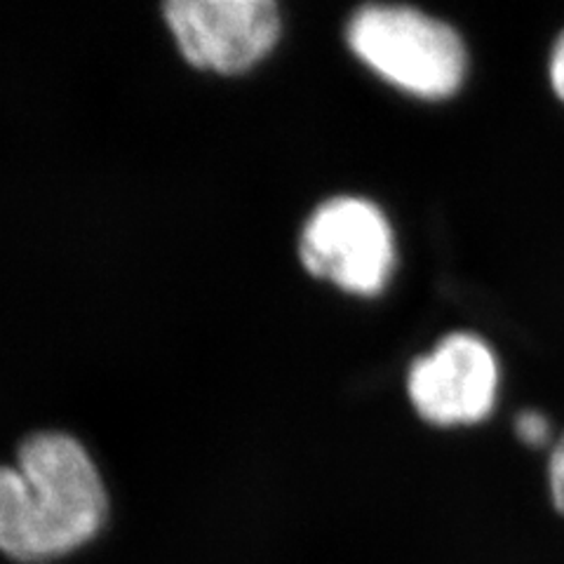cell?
I'll return each instance as SVG.
<instances>
[{"mask_svg": "<svg viewBox=\"0 0 564 564\" xmlns=\"http://www.w3.org/2000/svg\"><path fill=\"white\" fill-rule=\"evenodd\" d=\"M346 45L367 70L393 90L445 101L458 95L470 52L449 22L408 3H365L348 17Z\"/></svg>", "mask_w": 564, "mask_h": 564, "instance_id": "7a4b0ae2", "label": "cell"}, {"mask_svg": "<svg viewBox=\"0 0 564 564\" xmlns=\"http://www.w3.org/2000/svg\"><path fill=\"white\" fill-rule=\"evenodd\" d=\"M545 482H549L551 503L560 516H564V433L555 437L549 449V464H545Z\"/></svg>", "mask_w": 564, "mask_h": 564, "instance_id": "52a82bcc", "label": "cell"}, {"mask_svg": "<svg viewBox=\"0 0 564 564\" xmlns=\"http://www.w3.org/2000/svg\"><path fill=\"white\" fill-rule=\"evenodd\" d=\"M161 10L176 52L205 74H250L282 39L280 0H163Z\"/></svg>", "mask_w": 564, "mask_h": 564, "instance_id": "277c9868", "label": "cell"}, {"mask_svg": "<svg viewBox=\"0 0 564 564\" xmlns=\"http://www.w3.org/2000/svg\"><path fill=\"white\" fill-rule=\"evenodd\" d=\"M549 80H551L555 97L564 104V31L557 35V41L551 47Z\"/></svg>", "mask_w": 564, "mask_h": 564, "instance_id": "ba28073f", "label": "cell"}, {"mask_svg": "<svg viewBox=\"0 0 564 564\" xmlns=\"http://www.w3.org/2000/svg\"><path fill=\"white\" fill-rule=\"evenodd\" d=\"M404 393L414 414L433 429L480 426L501 398L497 350L475 332H449L410 362Z\"/></svg>", "mask_w": 564, "mask_h": 564, "instance_id": "5b68a950", "label": "cell"}, {"mask_svg": "<svg viewBox=\"0 0 564 564\" xmlns=\"http://www.w3.org/2000/svg\"><path fill=\"white\" fill-rule=\"evenodd\" d=\"M109 499L90 452L59 431L29 435L14 466H0V553L50 562L93 541Z\"/></svg>", "mask_w": 564, "mask_h": 564, "instance_id": "6da1fadb", "label": "cell"}, {"mask_svg": "<svg viewBox=\"0 0 564 564\" xmlns=\"http://www.w3.org/2000/svg\"><path fill=\"white\" fill-rule=\"evenodd\" d=\"M513 433L524 447L541 449L555 443L553 437V423L539 410H522L513 421Z\"/></svg>", "mask_w": 564, "mask_h": 564, "instance_id": "8992f818", "label": "cell"}, {"mask_svg": "<svg viewBox=\"0 0 564 564\" xmlns=\"http://www.w3.org/2000/svg\"><path fill=\"white\" fill-rule=\"evenodd\" d=\"M296 247L308 275L360 299L383 294L398 269L393 221L375 200L352 193L317 205Z\"/></svg>", "mask_w": 564, "mask_h": 564, "instance_id": "3957f363", "label": "cell"}]
</instances>
